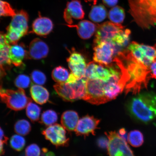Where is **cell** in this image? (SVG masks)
<instances>
[{"mask_svg": "<svg viewBox=\"0 0 156 156\" xmlns=\"http://www.w3.org/2000/svg\"><path fill=\"white\" fill-rule=\"evenodd\" d=\"M113 61L121 71L119 82L125 87L126 95H136L146 89L151 77L149 68L138 61L130 51L119 52Z\"/></svg>", "mask_w": 156, "mask_h": 156, "instance_id": "1", "label": "cell"}, {"mask_svg": "<svg viewBox=\"0 0 156 156\" xmlns=\"http://www.w3.org/2000/svg\"><path fill=\"white\" fill-rule=\"evenodd\" d=\"M126 107L132 118L142 123L149 124L156 117V94L153 91L138 94L128 101Z\"/></svg>", "mask_w": 156, "mask_h": 156, "instance_id": "2", "label": "cell"}, {"mask_svg": "<svg viewBox=\"0 0 156 156\" xmlns=\"http://www.w3.org/2000/svg\"><path fill=\"white\" fill-rule=\"evenodd\" d=\"M128 12L143 29L156 26V0H127Z\"/></svg>", "mask_w": 156, "mask_h": 156, "instance_id": "3", "label": "cell"}, {"mask_svg": "<svg viewBox=\"0 0 156 156\" xmlns=\"http://www.w3.org/2000/svg\"><path fill=\"white\" fill-rule=\"evenodd\" d=\"M10 23L6 28V38L10 44H17L20 39L27 34L28 30L29 16L26 11H17L12 17Z\"/></svg>", "mask_w": 156, "mask_h": 156, "instance_id": "4", "label": "cell"}, {"mask_svg": "<svg viewBox=\"0 0 156 156\" xmlns=\"http://www.w3.org/2000/svg\"><path fill=\"white\" fill-rule=\"evenodd\" d=\"M87 79L85 77L75 82L69 83H56L54 86L58 94L63 99L68 102H73L83 99L86 94Z\"/></svg>", "mask_w": 156, "mask_h": 156, "instance_id": "5", "label": "cell"}, {"mask_svg": "<svg viewBox=\"0 0 156 156\" xmlns=\"http://www.w3.org/2000/svg\"><path fill=\"white\" fill-rule=\"evenodd\" d=\"M1 99L8 108L15 111L23 110L32 101L27 96L24 90L18 88L16 90L5 89L1 87Z\"/></svg>", "mask_w": 156, "mask_h": 156, "instance_id": "6", "label": "cell"}, {"mask_svg": "<svg viewBox=\"0 0 156 156\" xmlns=\"http://www.w3.org/2000/svg\"><path fill=\"white\" fill-rule=\"evenodd\" d=\"M105 82L100 80L87 79L86 94L83 100L95 105L109 102L105 94Z\"/></svg>", "mask_w": 156, "mask_h": 156, "instance_id": "7", "label": "cell"}, {"mask_svg": "<svg viewBox=\"0 0 156 156\" xmlns=\"http://www.w3.org/2000/svg\"><path fill=\"white\" fill-rule=\"evenodd\" d=\"M121 75L118 69L112 66L98 65L94 62H90L87 65L85 78L87 79L100 80L107 82L114 75Z\"/></svg>", "mask_w": 156, "mask_h": 156, "instance_id": "8", "label": "cell"}, {"mask_svg": "<svg viewBox=\"0 0 156 156\" xmlns=\"http://www.w3.org/2000/svg\"><path fill=\"white\" fill-rule=\"evenodd\" d=\"M128 49L136 59L149 69L151 64L156 61V44L150 46L133 42Z\"/></svg>", "mask_w": 156, "mask_h": 156, "instance_id": "9", "label": "cell"}, {"mask_svg": "<svg viewBox=\"0 0 156 156\" xmlns=\"http://www.w3.org/2000/svg\"><path fill=\"white\" fill-rule=\"evenodd\" d=\"M105 134L109 141L107 147L109 156H135L126 141L115 132Z\"/></svg>", "mask_w": 156, "mask_h": 156, "instance_id": "10", "label": "cell"}, {"mask_svg": "<svg viewBox=\"0 0 156 156\" xmlns=\"http://www.w3.org/2000/svg\"><path fill=\"white\" fill-rule=\"evenodd\" d=\"M124 29V27L121 24L109 21L98 25L94 41L95 45L102 42H112L115 37Z\"/></svg>", "mask_w": 156, "mask_h": 156, "instance_id": "11", "label": "cell"}, {"mask_svg": "<svg viewBox=\"0 0 156 156\" xmlns=\"http://www.w3.org/2000/svg\"><path fill=\"white\" fill-rule=\"evenodd\" d=\"M118 47L111 42L104 41L95 46L93 60L99 64L109 65L113 60V56L118 50Z\"/></svg>", "mask_w": 156, "mask_h": 156, "instance_id": "12", "label": "cell"}, {"mask_svg": "<svg viewBox=\"0 0 156 156\" xmlns=\"http://www.w3.org/2000/svg\"><path fill=\"white\" fill-rule=\"evenodd\" d=\"M65 128L58 124L49 126L43 130L45 138L56 147L67 146L69 144V138L67 137Z\"/></svg>", "mask_w": 156, "mask_h": 156, "instance_id": "13", "label": "cell"}, {"mask_svg": "<svg viewBox=\"0 0 156 156\" xmlns=\"http://www.w3.org/2000/svg\"><path fill=\"white\" fill-rule=\"evenodd\" d=\"M71 74L78 80L85 77L87 66L85 58L79 52H73L67 59Z\"/></svg>", "mask_w": 156, "mask_h": 156, "instance_id": "14", "label": "cell"}, {"mask_svg": "<svg viewBox=\"0 0 156 156\" xmlns=\"http://www.w3.org/2000/svg\"><path fill=\"white\" fill-rule=\"evenodd\" d=\"M100 120L93 116L87 115L79 120L75 132L78 136H86L90 134L95 135V131L98 129Z\"/></svg>", "mask_w": 156, "mask_h": 156, "instance_id": "15", "label": "cell"}, {"mask_svg": "<svg viewBox=\"0 0 156 156\" xmlns=\"http://www.w3.org/2000/svg\"><path fill=\"white\" fill-rule=\"evenodd\" d=\"M85 12L81 1L73 0L67 4L64 12V19L68 25H72L73 19L81 20L85 16Z\"/></svg>", "mask_w": 156, "mask_h": 156, "instance_id": "16", "label": "cell"}, {"mask_svg": "<svg viewBox=\"0 0 156 156\" xmlns=\"http://www.w3.org/2000/svg\"><path fill=\"white\" fill-rule=\"evenodd\" d=\"M48 52L47 44L41 39L35 38L29 45L26 58L35 60L42 59L47 56Z\"/></svg>", "mask_w": 156, "mask_h": 156, "instance_id": "17", "label": "cell"}, {"mask_svg": "<svg viewBox=\"0 0 156 156\" xmlns=\"http://www.w3.org/2000/svg\"><path fill=\"white\" fill-rule=\"evenodd\" d=\"M53 28L52 21L46 17H39L35 20L32 24V32L40 36H47Z\"/></svg>", "mask_w": 156, "mask_h": 156, "instance_id": "18", "label": "cell"}, {"mask_svg": "<svg viewBox=\"0 0 156 156\" xmlns=\"http://www.w3.org/2000/svg\"><path fill=\"white\" fill-rule=\"evenodd\" d=\"M67 25L71 28H76L78 35L80 37L85 40L92 37L97 30L98 26V25L87 20L80 21L77 24Z\"/></svg>", "mask_w": 156, "mask_h": 156, "instance_id": "19", "label": "cell"}, {"mask_svg": "<svg viewBox=\"0 0 156 156\" xmlns=\"http://www.w3.org/2000/svg\"><path fill=\"white\" fill-rule=\"evenodd\" d=\"M27 52L22 44L11 45L10 47L9 57L12 64L16 67L22 65L23 60L26 58Z\"/></svg>", "mask_w": 156, "mask_h": 156, "instance_id": "20", "label": "cell"}, {"mask_svg": "<svg viewBox=\"0 0 156 156\" xmlns=\"http://www.w3.org/2000/svg\"><path fill=\"white\" fill-rule=\"evenodd\" d=\"M79 121V116L78 113L73 110L66 111L61 116L62 126L68 131L75 130Z\"/></svg>", "mask_w": 156, "mask_h": 156, "instance_id": "21", "label": "cell"}, {"mask_svg": "<svg viewBox=\"0 0 156 156\" xmlns=\"http://www.w3.org/2000/svg\"><path fill=\"white\" fill-rule=\"evenodd\" d=\"M30 93L33 100L41 105L47 102L49 97L47 90L40 85H33L30 89Z\"/></svg>", "mask_w": 156, "mask_h": 156, "instance_id": "22", "label": "cell"}, {"mask_svg": "<svg viewBox=\"0 0 156 156\" xmlns=\"http://www.w3.org/2000/svg\"><path fill=\"white\" fill-rule=\"evenodd\" d=\"M107 15V11L106 8L103 5L100 4L92 6L89 17L93 22L98 23L104 20Z\"/></svg>", "mask_w": 156, "mask_h": 156, "instance_id": "23", "label": "cell"}, {"mask_svg": "<svg viewBox=\"0 0 156 156\" xmlns=\"http://www.w3.org/2000/svg\"><path fill=\"white\" fill-rule=\"evenodd\" d=\"M125 15V12L123 8L119 6H115L109 11L108 17L112 22L120 24L123 22Z\"/></svg>", "mask_w": 156, "mask_h": 156, "instance_id": "24", "label": "cell"}, {"mask_svg": "<svg viewBox=\"0 0 156 156\" xmlns=\"http://www.w3.org/2000/svg\"><path fill=\"white\" fill-rule=\"evenodd\" d=\"M70 73L67 69L62 66L55 68L52 71V77L57 83L66 82L69 77Z\"/></svg>", "mask_w": 156, "mask_h": 156, "instance_id": "25", "label": "cell"}, {"mask_svg": "<svg viewBox=\"0 0 156 156\" xmlns=\"http://www.w3.org/2000/svg\"><path fill=\"white\" fill-rule=\"evenodd\" d=\"M130 33L129 29H124L121 31L111 42L118 47H125L129 41Z\"/></svg>", "mask_w": 156, "mask_h": 156, "instance_id": "26", "label": "cell"}, {"mask_svg": "<svg viewBox=\"0 0 156 156\" xmlns=\"http://www.w3.org/2000/svg\"><path fill=\"white\" fill-rule=\"evenodd\" d=\"M26 107L27 116L32 122L37 121L40 119L41 109L32 101L29 102Z\"/></svg>", "mask_w": 156, "mask_h": 156, "instance_id": "27", "label": "cell"}, {"mask_svg": "<svg viewBox=\"0 0 156 156\" xmlns=\"http://www.w3.org/2000/svg\"><path fill=\"white\" fill-rule=\"evenodd\" d=\"M128 141L134 147H140L144 142L143 134L139 130H132L128 134Z\"/></svg>", "mask_w": 156, "mask_h": 156, "instance_id": "28", "label": "cell"}, {"mask_svg": "<svg viewBox=\"0 0 156 156\" xmlns=\"http://www.w3.org/2000/svg\"><path fill=\"white\" fill-rule=\"evenodd\" d=\"M58 115L55 111L48 110L44 111L41 117V122L46 126H50L57 122Z\"/></svg>", "mask_w": 156, "mask_h": 156, "instance_id": "29", "label": "cell"}, {"mask_svg": "<svg viewBox=\"0 0 156 156\" xmlns=\"http://www.w3.org/2000/svg\"><path fill=\"white\" fill-rule=\"evenodd\" d=\"M15 131L17 134L21 136H26L30 133L31 126L30 122L25 119L20 120L16 122L14 126Z\"/></svg>", "mask_w": 156, "mask_h": 156, "instance_id": "30", "label": "cell"}, {"mask_svg": "<svg viewBox=\"0 0 156 156\" xmlns=\"http://www.w3.org/2000/svg\"><path fill=\"white\" fill-rule=\"evenodd\" d=\"M25 140L22 136L19 134L13 135L10 140V145L15 151H22L25 145Z\"/></svg>", "mask_w": 156, "mask_h": 156, "instance_id": "31", "label": "cell"}, {"mask_svg": "<svg viewBox=\"0 0 156 156\" xmlns=\"http://www.w3.org/2000/svg\"><path fill=\"white\" fill-rule=\"evenodd\" d=\"M10 46V45L9 44L0 46L1 68L5 66L11 65L12 63L9 57Z\"/></svg>", "mask_w": 156, "mask_h": 156, "instance_id": "32", "label": "cell"}, {"mask_svg": "<svg viewBox=\"0 0 156 156\" xmlns=\"http://www.w3.org/2000/svg\"><path fill=\"white\" fill-rule=\"evenodd\" d=\"M0 5L1 16L12 17L16 14L15 9L7 2L1 1Z\"/></svg>", "mask_w": 156, "mask_h": 156, "instance_id": "33", "label": "cell"}, {"mask_svg": "<svg viewBox=\"0 0 156 156\" xmlns=\"http://www.w3.org/2000/svg\"><path fill=\"white\" fill-rule=\"evenodd\" d=\"M30 80L28 76L24 75H19L15 80V83L18 88L25 89L30 85Z\"/></svg>", "mask_w": 156, "mask_h": 156, "instance_id": "34", "label": "cell"}, {"mask_svg": "<svg viewBox=\"0 0 156 156\" xmlns=\"http://www.w3.org/2000/svg\"><path fill=\"white\" fill-rule=\"evenodd\" d=\"M31 78L34 82L37 85H43L45 83L46 77L45 75L42 72L35 70L31 74Z\"/></svg>", "mask_w": 156, "mask_h": 156, "instance_id": "35", "label": "cell"}, {"mask_svg": "<svg viewBox=\"0 0 156 156\" xmlns=\"http://www.w3.org/2000/svg\"><path fill=\"white\" fill-rule=\"evenodd\" d=\"M41 149L37 144H33L27 146L25 151L26 156H40Z\"/></svg>", "mask_w": 156, "mask_h": 156, "instance_id": "36", "label": "cell"}, {"mask_svg": "<svg viewBox=\"0 0 156 156\" xmlns=\"http://www.w3.org/2000/svg\"><path fill=\"white\" fill-rule=\"evenodd\" d=\"M108 139L105 136H101L97 140V144L99 147L101 149H105L108 147Z\"/></svg>", "mask_w": 156, "mask_h": 156, "instance_id": "37", "label": "cell"}, {"mask_svg": "<svg viewBox=\"0 0 156 156\" xmlns=\"http://www.w3.org/2000/svg\"><path fill=\"white\" fill-rule=\"evenodd\" d=\"M152 79H156V61L152 63L149 67Z\"/></svg>", "mask_w": 156, "mask_h": 156, "instance_id": "38", "label": "cell"}, {"mask_svg": "<svg viewBox=\"0 0 156 156\" xmlns=\"http://www.w3.org/2000/svg\"><path fill=\"white\" fill-rule=\"evenodd\" d=\"M103 3L108 7L115 6L118 2V0H102Z\"/></svg>", "mask_w": 156, "mask_h": 156, "instance_id": "39", "label": "cell"}, {"mask_svg": "<svg viewBox=\"0 0 156 156\" xmlns=\"http://www.w3.org/2000/svg\"><path fill=\"white\" fill-rule=\"evenodd\" d=\"M118 135L126 141H128V135L125 129L122 128L119 130Z\"/></svg>", "mask_w": 156, "mask_h": 156, "instance_id": "40", "label": "cell"}, {"mask_svg": "<svg viewBox=\"0 0 156 156\" xmlns=\"http://www.w3.org/2000/svg\"><path fill=\"white\" fill-rule=\"evenodd\" d=\"M8 138L6 137L4 134L3 130L1 128V143L3 144H7Z\"/></svg>", "mask_w": 156, "mask_h": 156, "instance_id": "41", "label": "cell"}, {"mask_svg": "<svg viewBox=\"0 0 156 156\" xmlns=\"http://www.w3.org/2000/svg\"><path fill=\"white\" fill-rule=\"evenodd\" d=\"M42 151L45 156H55V154L52 152L48 151V149L46 148H43L42 149Z\"/></svg>", "mask_w": 156, "mask_h": 156, "instance_id": "42", "label": "cell"}, {"mask_svg": "<svg viewBox=\"0 0 156 156\" xmlns=\"http://www.w3.org/2000/svg\"><path fill=\"white\" fill-rule=\"evenodd\" d=\"M87 2H93V4L95 5L96 4L97 0H85Z\"/></svg>", "mask_w": 156, "mask_h": 156, "instance_id": "43", "label": "cell"}]
</instances>
